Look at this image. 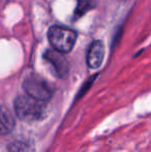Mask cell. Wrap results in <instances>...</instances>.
<instances>
[{
    "label": "cell",
    "instance_id": "52a82bcc",
    "mask_svg": "<svg viewBox=\"0 0 151 152\" xmlns=\"http://www.w3.org/2000/svg\"><path fill=\"white\" fill-rule=\"evenodd\" d=\"M8 152H35V147L27 140H17L9 144Z\"/></svg>",
    "mask_w": 151,
    "mask_h": 152
},
{
    "label": "cell",
    "instance_id": "3957f363",
    "mask_svg": "<svg viewBox=\"0 0 151 152\" xmlns=\"http://www.w3.org/2000/svg\"><path fill=\"white\" fill-rule=\"evenodd\" d=\"M23 89H24L26 95L34 98L39 102H46L53 96L54 89L52 85L47 82L44 79L39 76H30L23 83Z\"/></svg>",
    "mask_w": 151,
    "mask_h": 152
},
{
    "label": "cell",
    "instance_id": "277c9868",
    "mask_svg": "<svg viewBox=\"0 0 151 152\" xmlns=\"http://www.w3.org/2000/svg\"><path fill=\"white\" fill-rule=\"evenodd\" d=\"M44 57L47 62L51 64L58 78L66 77L67 72H69V63L66 61V58L62 55V53H59L55 50H48L44 55Z\"/></svg>",
    "mask_w": 151,
    "mask_h": 152
},
{
    "label": "cell",
    "instance_id": "7a4b0ae2",
    "mask_svg": "<svg viewBox=\"0 0 151 152\" xmlns=\"http://www.w3.org/2000/svg\"><path fill=\"white\" fill-rule=\"evenodd\" d=\"M48 38L53 49L63 54L73 50L77 40V33L73 29L62 26H53L49 29Z\"/></svg>",
    "mask_w": 151,
    "mask_h": 152
},
{
    "label": "cell",
    "instance_id": "5b68a950",
    "mask_svg": "<svg viewBox=\"0 0 151 152\" xmlns=\"http://www.w3.org/2000/svg\"><path fill=\"white\" fill-rule=\"evenodd\" d=\"M105 56V47L101 40L92 42L87 54V64L90 68H98L101 65Z\"/></svg>",
    "mask_w": 151,
    "mask_h": 152
},
{
    "label": "cell",
    "instance_id": "8992f818",
    "mask_svg": "<svg viewBox=\"0 0 151 152\" xmlns=\"http://www.w3.org/2000/svg\"><path fill=\"white\" fill-rule=\"evenodd\" d=\"M15 125L16 121L10 110L4 106H0V136H5L12 132Z\"/></svg>",
    "mask_w": 151,
    "mask_h": 152
},
{
    "label": "cell",
    "instance_id": "6da1fadb",
    "mask_svg": "<svg viewBox=\"0 0 151 152\" xmlns=\"http://www.w3.org/2000/svg\"><path fill=\"white\" fill-rule=\"evenodd\" d=\"M14 109L19 119L25 122L42 120L47 114L46 102L36 100L28 95H19L15 99Z\"/></svg>",
    "mask_w": 151,
    "mask_h": 152
}]
</instances>
